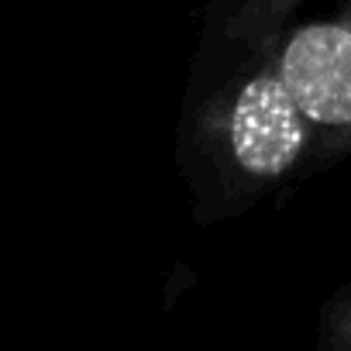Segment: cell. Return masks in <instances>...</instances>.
<instances>
[{
    "label": "cell",
    "instance_id": "obj_1",
    "mask_svg": "<svg viewBox=\"0 0 351 351\" xmlns=\"http://www.w3.org/2000/svg\"><path fill=\"white\" fill-rule=\"evenodd\" d=\"M306 110L286 86L282 73L252 80L231 110V145L241 169L252 176L286 172L306 145Z\"/></svg>",
    "mask_w": 351,
    "mask_h": 351
},
{
    "label": "cell",
    "instance_id": "obj_2",
    "mask_svg": "<svg viewBox=\"0 0 351 351\" xmlns=\"http://www.w3.org/2000/svg\"><path fill=\"white\" fill-rule=\"evenodd\" d=\"M279 73L310 121L351 124V28L310 25L296 32Z\"/></svg>",
    "mask_w": 351,
    "mask_h": 351
}]
</instances>
